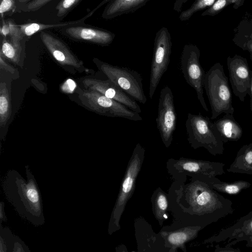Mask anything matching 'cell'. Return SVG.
Wrapping results in <instances>:
<instances>
[{
    "label": "cell",
    "mask_w": 252,
    "mask_h": 252,
    "mask_svg": "<svg viewBox=\"0 0 252 252\" xmlns=\"http://www.w3.org/2000/svg\"><path fill=\"white\" fill-rule=\"evenodd\" d=\"M197 176L200 177L212 189L218 192L227 194H237L251 186V183L246 181L239 180L233 182H226L220 181L216 176L206 175Z\"/></svg>",
    "instance_id": "cell-21"
},
{
    "label": "cell",
    "mask_w": 252,
    "mask_h": 252,
    "mask_svg": "<svg viewBox=\"0 0 252 252\" xmlns=\"http://www.w3.org/2000/svg\"><path fill=\"white\" fill-rule=\"evenodd\" d=\"M152 211L160 226L167 218V212L169 209L167 194L161 188L157 189L151 197Z\"/></svg>",
    "instance_id": "cell-25"
},
{
    "label": "cell",
    "mask_w": 252,
    "mask_h": 252,
    "mask_svg": "<svg viewBox=\"0 0 252 252\" xmlns=\"http://www.w3.org/2000/svg\"><path fill=\"white\" fill-rule=\"evenodd\" d=\"M229 80L233 93L241 101H245L251 83V69L245 58L238 55L227 58Z\"/></svg>",
    "instance_id": "cell-12"
},
{
    "label": "cell",
    "mask_w": 252,
    "mask_h": 252,
    "mask_svg": "<svg viewBox=\"0 0 252 252\" xmlns=\"http://www.w3.org/2000/svg\"><path fill=\"white\" fill-rule=\"evenodd\" d=\"M203 228L200 226H166L159 233L167 252H176L178 249L186 250L185 244L197 237Z\"/></svg>",
    "instance_id": "cell-15"
},
{
    "label": "cell",
    "mask_w": 252,
    "mask_h": 252,
    "mask_svg": "<svg viewBox=\"0 0 252 252\" xmlns=\"http://www.w3.org/2000/svg\"><path fill=\"white\" fill-rule=\"evenodd\" d=\"M228 172L252 175V143L243 145L238 151Z\"/></svg>",
    "instance_id": "cell-22"
},
{
    "label": "cell",
    "mask_w": 252,
    "mask_h": 252,
    "mask_svg": "<svg viewBox=\"0 0 252 252\" xmlns=\"http://www.w3.org/2000/svg\"><path fill=\"white\" fill-rule=\"evenodd\" d=\"M156 121L161 140L165 147L168 148L173 139V134L176 127L177 114L173 93L167 86L160 91Z\"/></svg>",
    "instance_id": "cell-11"
},
{
    "label": "cell",
    "mask_w": 252,
    "mask_h": 252,
    "mask_svg": "<svg viewBox=\"0 0 252 252\" xmlns=\"http://www.w3.org/2000/svg\"><path fill=\"white\" fill-rule=\"evenodd\" d=\"M82 0H62L55 8L59 17H63L76 7Z\"/></svg>",
    "instance_id": "cell-30"
},
{
    "label": "cell",
    "mask_w": 252,
    "mask_h": 252,
    "mask_svg": "<svg viewBox=\"0 0 252 252\" xmlns=\"http://www.w3.org/2000/svg\"><path fill=\"white\" fill-rule=\"evenodd\" d=\"M89 17L88 14L83 18L78 20L55 24H46L37 22H31L20 25L15 24V26L16 29V36L17 38L21 41L24 36H32L38 32H41L46 29L59 28H63L79 24H81L84 23V21Z\"/></svg>",
    "instance_id": "cell-20"
},
{
    "label": "cell",
    "mask_w": 252,
    "mask_h": 252,
    "mask_svg": "<svg viewBox=\"0 0 252 252\" xmlns=\"http://www.w3.org/2000/svg\"><path fill=\"white\" fill-rule=\"evenodd\" d=\"M216 0H195L191 6L182 12L179 16L181 21L189 20L194 13L211 6Z\"/></svg>",
    "instance_id": "cell-29"
},
{
    "label": "cell",
    "mask_w": 252,
    "mask_h": 252,
    "mask_svg": "<svg viewBox=\"0 0 252 252\" xmlns=\"http://www.w3.org/2000/svg\"><path fill=\"white\" fill-rule=\"evenodd\" d=\"M4 206V203L3 201H1L0 203V222L1 224L2 221L6 222L7 220L5 213Z\"/></svg>",
    "instance_id": "cell-36"
},
{
    "label": "cell",
    "mask_w": 252,
    "mask_h": 252,
    "mask_svg": "<svg viewBox=\"0 0 252 252\" xmlns=\"http://www.w3.org/2000/svg\"><path fill=\"white\" fill-rule=\"evenodd\" d=\"M77 93L81 103L97 113L134 121L142 120L139 113L130 110L123 104L105 96L95 90L79 89Z\"/></svg>",
    "instance_id": "cell-6"
},
{
    "label": "cell",
    "mask_w": 252,
    "mask_h": 252,
    "mask_svg": "<svg viewBox=\"0 0 252 252\" xmlns=\"http://www.w3.org/2000/svg\"><path fill=\"white\" fill-rule=\"evenodd\" d=\"M167 194L169 209L179 223L173 226L204 228L233 213L232 202L198 176L190 177L188 183L175 180Z\"/></svg>",
    "instance_id": "cell-1"
},
{
    "label": "cell",
    "mask_w": 252,
    "mask_h": 252,
    "mask_svg": "<svg viewBox=\"0 0 252 252\" xmlns=\"http://www.w3.org/2000/svg\"><path fill=\"white\" fill-rule=\"evenodd\" d=\"M40 37L50 53L61 64L71 66L77 69L81 67L82 62L62 40L43 31L40 32Z\"/></svg>",
    "instance_id": "cell-17"
},
{
    "label": "cell",
    "mask_w": 252,
    "mask_h": 252,
    "mask_svg": "<svg viewBox=\"0 0 252 252\" xmlns=\"http://www.w3.org/2000/svg\"><path fill=\"white\" fill-rule=\"evenodd\" d=\"M150 0H111L102 14L105 19H110L135 11Z\"/></svg>",
    "instance_id": "cell-19"
},
{
    "label": "cell",
    "mask_w": 252,
    "mask_h": 252,
    "mask_svg": "<svg viewBox=\"0 0 252 252\" xmlns=\"http://www.w3.org/2000/svg\"><path fill=\"white\" fill-rule=\"evenodd\" d=\"M234 31L232 41L243 50H247L252 61V20H242Z\"/></svg>",
    "instance_id": "cell-23"
},
{
    "label": "cell",
    "mask_w": 252,
    "mask_h": 252,
    "mask_svg": "<svg viewBox=\"0 0 252 252\" xmlns=\"http://www.w3.org/2000/svg\"><path fill=\"white\" fill-rule=\"evenodd\" d=\"M188 0H176L174 6V9L177 11H180L182 5Z\"/></svg>",
    "instance_id": "cell-37"
},
{
    "label": "cell",
    "mask_w": 252,
    "mask_h": 252,
    "mask_svg": "<svg viewBox=\"0 0 252 252\" xmlns=\"http://www.w3.org/2000/svg\"><path fill=\"white\" fill-rule=\"evenodd\" d=\"M61 32L73 40L102 46L110 44L115 37V34L109 31L87 26H70L62 29Z\"/></svg>",
    "instance_id": "cell-16"
},
{
    "label": "cell",
    "mask_w": 252,
    "mask_h": 252,
    "mask_svg": "<svg viewBox=\"0 0 252 252\" xmlns=\"http://www.w3.org/2000/svg\"><path fill=\"white\" fill-rule=\"evenodd\" d=\"M171 48L170 34L167 28L162 27L157 32L154 41L149 92L151 99L153 98L161 78L167 70Z\"/></svg>",
    "instance_id": "cell-10"
},
{
    "label": "cell",
    "mask_w": 252,
    "mask_h": 252,
    "mask_svg": "<svg viewBox=\"0 0 252 252\" xmlns=\"http://www.w3.org/2000/svg\"><path fill=\"white\" fill-rule=\"evenodd\" d=\"M213 124L224 143L228 141H237L242 136V128L233 114H225Z\"/></svg>",
    "instance_id": "cell-18"
},
{
    "label": "cell",
    "mask_w": 252,
    "mask_h": 252,
    "mask_svg": "<svg viewBox=\"0 0 252 252\" xmlns=\"http://www.w3.org/2000/svg\"><path fill=\"white\" fill-rule=\"evenodd\" d=\"M246 246L247 247L252 248V236L250 237L247 241Z\"/></svg>",
    "instance_id": "cell-39"
},
{
    "label": "cell",
    "mask_w": 252,
    "mask_h": 252,
    "mask_svg": "<svg viewBox=\"0 0 252 252\" xmlns=\"http://www.w3.org/2000/svg\"><path fill=\"white\" fill-rule=\"evenodd\" d=\"M15 8V1L14 0H0V13L1 18H3L4 14Z\"/></svg>",
    "instance_id": "cell-32"
},
{
    "label": "cell",
    "mask_w": 252,
    "mask_h": 252,
    "mask_svg": "<svg viewBox=\"0 0 252 252\" xmlns=\"http://www.w3.org/2000/svg\"><path fill=\"white\" fill-rule=\"evenodd\" d=\"M185 125L188 141L192 148H204L213 156L223 154L224 142L209 117L189 113Z\"/></svg>",
    "instance_id": "cell-5"
},
{
    "label": "cell",
    "mask_w": 252,
    "mask_h": 252,
    "mask_svg": "<svg viewBox=\"0 0 252 252\" xmlns=\"http://www.w3.org/2000/svg\"><path fill=\"white\" fill-rule=\"evenodd\" d=\"M27 180L15 170H9L1 181L6 198L22 218L35 226L45 222L40 190L28 165L25 166Z\"/></svg>",
    "instance_id": "cell-2"
},
{
    "label": "cell",
    "mask_w": 252,
    "mask_h": 252,
    "mask_svg": "<svg viewBox=\"0 0 252 252\" xmlns=\"http://www.w3.org/2000/svg\"><path fill=\"white\" fill-rule=\"evenodd\" d=\"M11 115L10 99L6 84H0V126H5Z\"/></svg>",
    "instance_id": "cell-26"
},
{
    "label": "cell",
    "mask_w": 252,
    "mask_h": 252,
    "mask_svg": "<svg viewBox=\"0 0 252 252\" xmlns=\"http://www.w3.org/2000/svg\"><path fill=\"white\" fill-rule=\"evenodd\" d=\"M0 68L7 71L10 72L11 73H14L15 72V68L8 64L4 60L3 56L0 54Z\"/></svg>",
    "instance_id": "cell-35"
},
{
    "label": "cell",
    "mask_w": 252,
    "mask_h": 252,
    "mask_svg": "<svg viewBox=\"0 0 252 252\" xmlns=\"http://www.w3.org/2000/svg\"><path fill=\"white\" fill-rule=\"evenodd\" d=\"M145 152L144 148L140 143H137L128 161L119 194L110 216L108 227V233L109 235L121 229V218L126 203L135 189L136 179L144 161Z\"/></svg>",
    "instance_id": "cell-4"
},
{
    "label": "cell",
    "mask_w": 252,
    "mask_h": 252,
    "mask_svg": "<svg viewBox=\"0 0 252 252\" xmlns=\"http://www.w3.org/2000/svg\"><path fill=\"white\" fill-rule=\"evenodd\" d=\"M0 252H30L29 248L20 238L14 235L9 228L0 227Z\"/></svg>",
    "instance_id": "cell-24"
},
{
    "label": "cell",
    "mask_w": 252,
    "mask_h": 252,
    "mask_svg": "<svg viewBox=\"0 0 252 252\" xmlns=\"http://www.w3.org/2000/svg\"><path fill=\"white\" fill-rule=\"evenodd\" d=\"M215 252H240L241 250L239 249H235L232 246H225L224 247H220L219 245L216 246Z\"/></svg>",
    "instance_id": "cell-34"
},
{
    "label": "cell",
    "mask_w": 252,
    "mask_h": 252,
    "mask_svg": "<svg viewBox=\"0 0 252 252\" xmlns=\"http://www.w3.org/2000/svg\"><path fill=\"white\" fill-rule=\"evenodd\" d=\"M224 166V164L220 162L185 158L178 159L170 158L166 163L168 173L175 180L179 181L201 175H221L225 173Z\"/></svg>",
    "instance_id": "cell-7"
},
{
    "label": "cell",
    "mask_w": 252,
    "mask_h": 252,
    "mask_svg": "<svg viewBox=\"0 0 252 252\" xmlns=\"http://www.w3.org/2000/svg\"><path fill=\"white\" fill-rule=\"evenodd\" d=\"M252 236V211L241 217L229 227L221 230L219 233L204 241V244L219 243L226 240L232 242L226 245L232 246L243 241H247Z\"/></svg>",
    "instance_id": "cell-14"
},
{
    "label": "cell",
    "mask_w": 252,
    "mask_h": 252,
    "mask_svg": "<svg viewBox=\"0 0 252 252\" xmlns=\"http://www.w3.org/2000/svg\"><path fill=\"white\" fill-rule=\"evenodd\" d=\"M248 94L250 96V109L252 112V70H251V83Z\"/></svg>",
    "instance_id": "cell-38"
},
{
    "label": "cell",
    "mask_w": 252,
    "mask_h": 252,
    "mask_svg": "<svg viewBox=\"0 0 252 252\" xmlns=\"http://www.w3.org/2000/svg\"><path fill=\"white\" fill-rule=\"evenodd\" d=\"M99 69L108 80L114 83L126 94L140 103L145 104L147 100L140 73L125 67H120L100 62Z\"/></svg>",
    "instance_id": "cell-8"
},
{
    "label": "cell",
    "mask_w": 252,
    "mask_h": 252,
    "mask_svg": "<svg viewBox=\"0 0 252 252\" xmlns=\"http://www.w3.org/2000/svg\"><path fill=\"white\" fill-rule=\"evenodd\" d=\"M244 1L245 0H216L211 6L207 8L201 14V16H215L230 4H233V8L237 9L244 4Z\"/></svg>",
    "instance_id": "cell-28"
},
{
    "label": "cell",
    "mask_w": 252,
    "mask_h": 252,
    "mask_svg": "<svg viewBox=\"0 0 252 252\" xmlns=\"http://www.w3.org/2000/svg\"><path fill=\"white\" fill-rule=\"evenodd\" d=\"M20 3H26L29 2L32 0H18Z\"/></svg>",
    "instance_id": "cell-40"
},
{
    "label": "cell",
    "mask_w": 252,
    "mask_h": 252,
    "mask_svg": "<svg viewBox=\"0 0 252 252\" xmlns=\"http://www.w3.org/2000/svg\"><path fill=\"white\" fill-rule=\"evenodd\" d=\"M84 87L88 90H95L105 96L115 100L126 106L130 110L140 113V107L130 96L109 80H101L93 78L83 80Z\"/></svg>",
    "instance_id": "cell-13"
},
{
    "label": "cell",
    "mask_w": 252,
    "mask_h": 252,
    "mask_svg": "<svg viewBox=\"0 0 252 252\" xmlns=\"http://www.w3.org/2000/svg\"><path fill=\"white\" fill-rule=\"evenodd\" d=\"M76 87L75 82L71 80L68 79L61 86L63 92L65 93H72Z\"/></svg>",
    "instance_id": "cell-33"
},
{
    "label": "cell",
    "mask_w": 252,
    "mask_h": 252,
    "mask_svg": "<svg viewBox=\"0 0 252 252\" xmlns=\"http://www.w3.org/2000/svg\"><path fill=\"white\" fill-rule=\"evenodd\" d=\"M200 50L196 45H185L180 58V69L187 83L195 91L197 98L203 108L208 112L209 109L203 96L206 72L200 64Z\"/></svg>",
    "instance_id": "cell-9"
},
{
    "label": "cell",
    "mask_w": 252,
    "mask_h": 252,
    "mask_svg": "<svg viewBox=\"0 0 252 252\" xmlns=\"http://www.w3.org/2000/svg\"><path fill=\"white\" fill-rule=\"evenodd\" d=\"M53 0H32L27 3L24 7L25 11L34 12L40 9Z\"/></svg>",
    "instance_id": "cell-31"
},
{
    "label": "cell",
    "mask_w": 252,
    "mask_h": 252,
    "mask_svg": "<svg viewBox=\"0 0 252 252\" xmlns=\"http://www.w3.org/2000/svg\"><path fill=\"white\" fill-rule=\"evenodd\" d=\"M21 46L14 45L10 40L4 37L1 45L0 54L12 62L18 64L21 52Z\"/></svg>",
    "instance_id": "cell-27"
},
{
    "label": "cell",
    "mask_w": 252,
    "mask_h": 252,
    "mask_svg": "<svg viewBox=\"0 0 252 252\" xmlns=\"http://www.w3.org/2000/svg\"><path fill=\"white\" fill-rule=\"evenodd\" d=\"M204 88L211 106V120L222 113L233 114L234 109L228 78L220 63L214 64L206 72Z\"/></svg>",
    "instance_id": "cell-3"
}]
</instances>
